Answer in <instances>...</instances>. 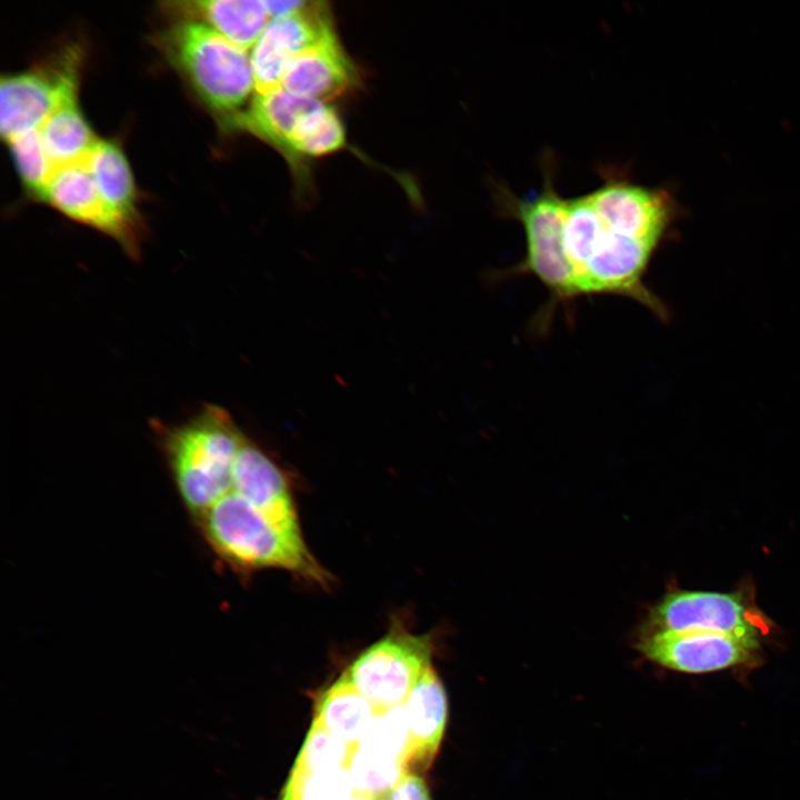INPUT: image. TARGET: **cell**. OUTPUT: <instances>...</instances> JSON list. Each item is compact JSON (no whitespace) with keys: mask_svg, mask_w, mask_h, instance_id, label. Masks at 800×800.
Returning a JSON list of instances; mask_svg holds the SVG:
<instances>
[{"mask_svg":"<svg viewBox=\"0 0 800 800\" xmlns=\"http://www.w3.org/2000/svg\"><path fill=\"white\" fill-rule=\"evenodd\" d=\"M151 427L179 496L197 520L231 492L236 459L246 436L217 404H204L182 423L152 420Z\"/></svg>","mask_w":800,"mask_h":800,"instance_id":"6da1fadb","label":"cell"},{"mask_svg":"<svg viewBox=\"0 0 800 800\" xmlns=\"http://www.w3.org/2000/svg\"><path fill=\"white\" fill-rule=\"evenodd\" d=\"M197 522L212 551L237 571L281 569L320 584L330 580L329 573L304 542L286 534L232 491L210 507Z\"/></svg>","mask_w":800,"mask_h":800,"instance_id":"7a4b0ae2","label":"cell"},{"mask_svg":"<svg viewBox=\"0 0 800 800\" xmlns=\"http://www.w3.org/2000/svg\"><path fill=\"white\" fill-rule=\"evenodd\" d=\"M163 46L206 104L231 122L254 88L247 51L196 20L170 28Z\"/></svg>","mask_w":800,"mask_h":800,"instance_id":"3957f363","label":"cell"},{"mask_svg":"<svg viewBox=\"0 0 800 800\" xmlns=\"http://www.w3.org/2000/svg\"><path fill=\"white\" fill-rule=\"evenodd\" d=\"M552 176H544L543 188L524 198H517L500 187L502 213L519 221L523 228L526 254L506 274L534 276L551 296V303H567L579 297L573 268L563 243L564 200L554 190Z\"/></svg>","mask_w":800,"mask_h":800,"instance_id":"277c9868","label":"cell"},{"mask_svg":"<svg viewBox=\"0 0 800 800\" xmlns=\"http://www.w3.org/2000/svg\"><path fill=\"white\" fill-rule=\"evenodd\" d=\"M772 621L741 591L674 590L648 616L646 632H711L762 644Z\"/></svg>","mask_w":800,"mask_h":800,"instance_id":"5b68a950","label":"cell"},{"mask_svg":"<svg viewBox=\"0 0 800 800\" xmlns=\"http://www.w3.org/2000/svg\"><path fill=\"white\" fill-rule=\"evenodd\" d=\"M432 639L392 623L381 639L362 651L344 672L357 690L382 711L404 704L431 666Z\"/></svg>","mask_w":800,"mask_h":800,"instance_id":"8992f818","label":"cell"},{"mask_svg":"<svg viewBox=\"0 0 800 800\" xmlns=\"http://www.w3.org/2000/svg\"><path fill=\"white\" fill-rule=\"evenodd\" d=\"M657 249L604 228L592 257L579 278V296L627 297L649 309L660 320H668L667 306L644 282Z\"/></svg>","mask_w":800,"mask_h":800,"instance_id":"52a82bcc","label":"cell"},{"mask_svg":"<svg viewBox=\"0 0 800 800\" xmlns=\"http://www.w3.org/2000/svg\"><path fill=\"white\" fill-rule=\"evenodd\" d=\"M588 197L606 229L656 248L673 221L666 191L636 184L622 173L604 172L603 183Z\"/></svg>","mask_w":800,"mask_h":800,"instance_id":"ba28073f","label":"cell"},{"mask_svg":"<svg viewBox=\"0 0 800 800\" xmlns=\"http://www.w3.org/2000/svg\"><path fill=\"white\" fill-rule=\"evenodd\" d=\"M638 649L660 667L704 674L754 664L761 643L711 632H644Z\"/></svg>","mask_w":800,"mask_h":800,"instance_id":"9c48e42d","label":"cell"},{"mask_svg":"<svg viewBox=\"0 0 800 800\" xmlns=\"http://www.w3.org/2000/svg\"><path fill=\"white\" fill-rule=\"evenodd\" d=\"M334 32L324 2H308L294 12L269 21L252 48L250 60L258 94L282 89L288 63Z\"/></svg>","mask_w":800,"mask_h":800,"instance_id":"30bf717a","label":"cell"},{"mask_svg":"<svg viewBox=\"0 0 800 800\" xmlns=\"http://www.w3.org/2000/svg\"><path fill=\"white\" fill-rule=\"evenodd\" d=\"M71 59L56 72L30 71L1 78L0 131L10 140L37 130L66 100L77 96V72Z\"/></svg>","mask_w":800,"mask_h":800,"instance_id":"8fae6325","label":"cell"},{"mask_svg":"<svg viewBox=\"0 0 800 800\" xmlns=\"http://www.w3.org/2000/svg\"><path fill=\"white\" fill-rule=\"evenodd\" d=\"M231 491L258 509L286 534L304 542L283 470L247 437L236 459Z\"/></svg>","mask_w":800,"mask_h":800,"instance_id":"7c38bea8","label":"cell"},{"mask_svg":"<svg viewBox=\"0 0 800 800\" xmlns=\"http://www.w3.org/2000/svg\"><path fill=\"white\" fill-rule=\"evenodd\" d=\"M74 221L113 238L131 258H138L140 236L104 204L86 161L52 171L42 199Z\"/></svg>","mask_w":800,"mask_h":800,"instance_id":"4fadbf2b","label":"cell"},{"mask_svg":"<svg viewBox=\"0 0 800 800\" xmlns=\"http://www.w3.org/2000/svg\"><path fill=\"white\" fill-rule=\"evenodd\" d=\"M356 81V68L332 32L288 63L281 86L294 96L323 102L344 93Z\"/></svg>","mask_w":800,"mask_h":800,"instance_id":"5bb4252c","label":"cell"},{"mask_svg":"<svg viewBox=\"0 0 800 800\" xmlns=\"http://www.w3.org/2000/svg\"><path fill=\"white\" fill-rule=\"evenodd\" d=\"M404 707L410 732L408 770L426 771L439 751L448 716L446 691L432 664L412 688Z\"/></svg>","mask_w":800,"mask_h":800,"instance_id":"9a60e30c","label":"cell"},{"mask_svg":"<svg viewBox=\"0 0 800 800\" xmlns=\"http://www.w3.org/2000/svg\"><path fill=\"white\" fill-rule=\"evenodd\" d=\"M320 101L294 96L284 89L256 93L250 107L230 124L243 129L272 144L288 157L291 138L302 119Z\"/></svg>","mask_w":800,"mask_h":800,"instance_id":"2e32d148","label":"cell"},{"mask_svg":"<svg viewBox=\"0 0 800 800\" xmlns=\"http://www.w3.org/2000/svg\"><path fill=\"white\" fill-rule=\"evenodd\" d=\"M174 4L179 11L200 18L246 51L253 48L271 18L261 0H210Z\"/></svg>","mask_w":800,"mask_h":800,"instance_id":"e0dca14e","label":"cell"},{"mask_svg":"<svg viewBox=\"0 0 800 800\" xmlns=\"http://www.w3.org/2000/svg\"><path fill=\"white\" fill-rule=\"evenodd\" d=\"M86 163L104 204L124 224L141 234L133 178L122 151L112 142L99 140Z\"/></svg>","mask_w":800,"mask_h":800,"instance_id":"ac0fdd59","label":"cell"},{"mask_svg":"<svg viewBox=\"0 0 800 800\" xmlns=\"http://www.w3.org/2000/svg\"><path fill=\"white\" fill-rule=\"evenodd\" d=\"M314 711L313 719L352 747L366 737L378 713L346 673L319 694Z\"/></svg>","mask_w":800,"mask_h":800,"instance_id":"d6986e66","label":"cell"},{"mask_svg":"<svg viewBox=\"0 0 800 800\" xmlns=\"http://www.w3.org/2000/svg\"><path fill=\"white\" fill-rule=\"evenodd\" d=\"M38 130L53 170L86 161L99 142L77 106V96L62 102Z\"/></svg>","mask_w":800,"mask_h":800,"instance_id":"ffe728a7","label":"cell"},{"mask_svg":"<svg viewBox=\"0 0 800 800\" xmlns=\"http://www.w3.org/2000/svg\"><path fill=\"white\" fill-rule=\"evenodd\" d=\"M603 229L588 194L564 200L563 243L573 268L577 290L579 278L592 257Z\"/></svg>","mask_w":800,"mask_h":800,"instance_id":"44dd1931","label":"cell"},{"mask_svg":"<svg viewBox=\"0 0 800 800\" xmlns=\"http://www.w3.org/2000/svg\"><path fill=\"white\" fill-rule=\"evenodd\" d=\"M344 143V128L338 113L321 102L297 127L287 158L293 161L300 157H320L341 149Z\"/></svg>","mask_w":800,"mask_h":800,"instance_id":"7402d4cb","label":"cell"},{"mask_svg":"<svg viewBox=\"0 0 800 800\" xmlns=\"http://www.w3.org/2000/svg\"><path fill=\"white\" fill-rule=\"evenodd\" d=\"M347 770L354 793L383 800L409 772L404 762L380 754L360 743L354 746Z\"/></svg>","mask_w":800,"mask_h":800,"instance_id":"603a6c76","label":"cell"},{"mask_svg":"<svg viewBox=\"0 0 800 800\" xmlns=\"http://www.w3.org/2000/svg\"><path fill=\"white\" fill-rule=\"evenodd\" d=\"M353 748L313 719L291 772L311 773L347 768Z\"/></svg>","mask_w":800,"mask_h":800,"instance_id":"cb8c5ba5","label":"cell"},{"mask_svg":"<svg viewBox=\"0 0 800 800\" xmlns=\"http://www.w3.org/2000/svg\"><path fill=\"white\" fill-rule=\"evenodd\" d=\"M359 743L380 754L400 760L408 767L410 732L404 704L379 711Z\"/></svg>","mask_w":800,"mask_h":800,"instance_id":"d4e9b609","label":"cell"},{"mask_svg":"<svg viewBox=\"0 0 800 800\" xmlns=\"http://www.w3.org/2000/svg\"><path fill=\"white\" fill-rule=\"evenodd\" d=\"M354 793L347 768L294 773L284 786L280 800H348Z\"/></svg>","mask_w":800,"mask_h":800,"instance_id":"484cf974","label":"cell"},{"mask_svg":"<svg viewBox=\"0 0 800 800\" xmlns=\"http://www.w3.org/2000/svg\"><path fill=\"white\" fill-rule=\"evenodd\" d=\"M18 172L24 186L37 199H42L53 171L39 130H32L8 140Z\"/></svg>","mask_w":800,"mask_h":800,"instance_id":"4316f807","label":"cell"},{"mask_svg":"<svg viewBox=\"0 0 800 800\" xmlns=\"http://www.w3.org/2000/svg\"><path fill=\"white\" fill-rule=\"evenodd\" d=\"M388 800H432L423 778L408 772L388 796Z\"/></svg>","mask_w":800,"mask_h":800,"instance_id":"83f0119b","label":"cell"},{"mask_svg":"<svg viewBox=\"0 0 800 800\" xmlns=\"http://www.w3.org/2000/svg\"><path fill=\"white\" fill-rule=\"evenodd\" d=\"M306 1H298V0H290V1H263L267 11L269 12L270 17L278 18L282 16H287L291 12L297 11L300 9Z\"/></svg>","mask_w":800,"mask_h":800,"instance_id":"f1b7e54d","label":"cell"},{"mask_svg":"<svg viewBox=\"0 0 800 800\" xmlns=\"http://www.w3.org/2000/svg\"><path fill=\"white\" fill-rule=\"evenodd\" d=\"M348 800H379V799L359 794V793H353Z\"/></svg>","mask_w":800,"mask_h":800,"instance_id":"f546056e","label":"cell"}]
</instances>
